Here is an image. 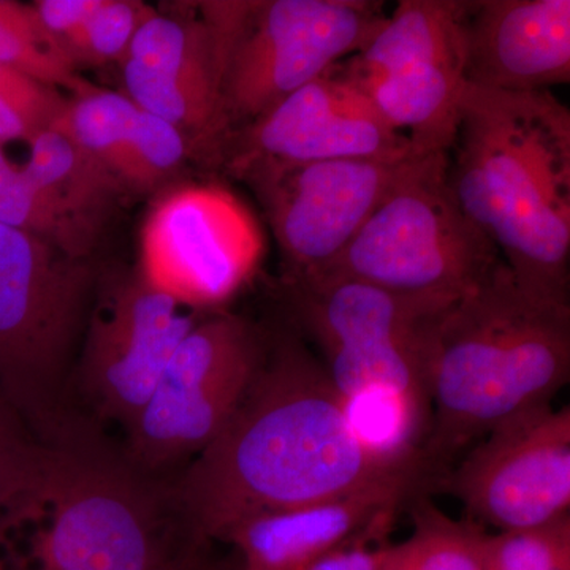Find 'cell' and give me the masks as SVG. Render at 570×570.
Instances as JSON below:
<instances>
[{
  "instance_id": "23",
  "label": "cell",
  "mask_w": 570,
  "mask_h": 570,
  "mask_svg": "<svg viewBox=\"0 0 570 570\" xmlns=\"http://www.w3.org/2000/svg\"><path fill=\"white\" fill-rule=\"evenodd\" d=\"M483 531L471 520H453L431 502L419 501L414 531L389 543L384 570H485Z\"/></svg>"
},
{
  "instance_id": "16",
  "label": "cell",
  "mask_w": 570,
  "mask_h": 570,
  "mask_svg": "<svg viewBox=\"0 0 570 570\" xmlns=\"http://www.w3.org/2000/svg\"><path fill=\"white\" fill-rule=\"evenodd\" d=\"M464 78L502 92L570 81V0H479L464 14Z\"/></svg>"
},
{
  "instance_id": "28",
  "label": "cell",
  "mask_w": 570,
  "mask_h": 570,
  "mask_svg": "<svg viewBox=\"0 0 570 570\" xmlns=\"http://www.w3.org/2000/svg\"><path fill=\"white\" fill-rule=\"evenodd\" d=\"M485 570H570V515L528 530L487 534Z\"/></svg>"
},
{
  "instance_id": "26",
  "label": "cell",
  "mask_w": 570,
  "mask_h": 570,
  "mask_svg": "<svg viewBox=\"0 0 570 570\" xmlns=\"http://www.w3.org/2000/svg\"><path fill=\"white\" fill-rule=\"evenodd\" d=\"M61 89L0 63V145L31 142L66 111Z\"/></svg>"
},
{
  "instance_id": "5",
  "label": "cell",
  "mask_w": 570,
  "mask_h": 570,
  "mask_svg": "<svg viewBox=\"0 0 570 570\" xmlns=\"http://www.w3.org/2000/svg\"><path fill=\"white\" fill-rule=\"evenodd\" d=\"M28 512L50 508L37 540L41 570H154L160 499L130 468L80 445L36 441Z\"/></svg>"
},
{
  "instance_id": "11",
  "label": "cell",
  "mask_w": 570,
  "mask_h": 570,
  "mask_svg": "<svg viewBox=\"0 0 570 570\" xmlns=\"http://www.w3.org/2000/svg\"><path fill=\"white\" fill-rule=\"evenodd\" d=\"M264 236L253 213L216 184H186L153 206L140 238V279L184 309L224 305L254 275Z\"/></svg>"
},
{
  "instance_id": "15",
  "label": "cell",
  "mask_w": 570,
  "mask_h": 570,
  "mask_svg": "<svg viewBox=\"0 0 570 570\" xmlns=\"http://www.w3.org/2000/svg\"><path fill=\"white\" fill-rule=\"evenodd\" d=\"M121 62L126 96L138 108L184 135L224 132L225 51L204 14L181 20L153 10Z\"/></svg>"
},
{
  "instance_id": "10",
  "label": "cell",
  "mask_w": 570,
  "mask_h": 570,
  "mask_svg": "<svg viewBox=\"0 0 570 570\" xmlns=\"http://www.w3.org/2000/svg\"><path fill=\"white\" fill-rule=\"evenodd\" d=\"M265 352L245 318L216 316L195 325L127 430L135 466L154 471L208 448L242 403Z\"/></svg>"
},
{
  "instance_id": "19",
  "label": "cell",
  "mask_w": 570,
  "mask_h": 570,
  "mask_svg": "<svg viewBox=\"0 0 570 570\" xmlns=\"http://www.w3.org/2000/svg\"><path fill=\"white\" fill-rule=\"evenodd\" d=\"M461 0H403L365 50L341 69L348 78H366L423 63L464 69V14Z\"/></svg>"
},
{
  "instance_id": "3",
  "label": "cell",
  "mask_w": 570,
  "mask_h": 570,
  "mask_svg": "<svg viewBox=\"0 0 570 570\" xmlns=\"http://www.w3.org/2000/svg\"><path fill=\"white\" fill-rule=\"evenodd\" d=\"M570 377V306L524 292L499 262L438 318L428 347L426 471L499 423L549 404Z\"/></svg>"
},
{
  "instance_id": "13",
  "label": "cell",
  "mask_w": 570,
  "mask_h": 570,
  "mask_svg": "<svg viewBox=\"0 0 570 570\" xmlns=\"http://www.w3.org/2000/svg\"><path fill=\"white\" fill-rule=\"evenodd\" d=\"M197 324L140 277L119 285L94 317L82 354V387L94 407L129 430Z\"/></svg>"
},
{
  "instance_id": "8",
  "label": "cell",
  "mask_w": 570,
  "mask_h": 570,
  "mask_svg": "<svg viewBox=\"0 0 570 570\" xmlns=\"http://www.w3.org/2000/svg\"><path fill=\"white\" fill-rule=\"evenodd\" d=\"M287 285L295 316L324 352L337 395L390 385L430 403L428 347L438 318L453 302L395 294L346 277Z\"/></svg>"
},
{
  "instance_id": "21",
  "label": "cell",
  "mask_w": 570,
  "mask_h": 570,
  "mask_svg": "<svg viewBox=\"0 0 570 570\" xmlns=\"http://www.w3.org/2000/svg\"><path fill=\"white\" fill-rule=\"evenodd\" d=\"M340 400L352 438L377 466L423 464L422 449L431 426L426 400L390 385H367Z\"/></svg>"
},
{
  "instance_id": "20",
  "label": "cell",
  "mask_w": 570,
  "mask_h": 570,
  "mask_svg": "<svg viewBox=\"0 0 570 570\" xmlns=\"http://www.w3.org/2000/svg\"><path fill=\"white\" fill-rule=\"evenodd\" d=\"M26 174L71 219L99 235L112 205L126 187L69 135L50 127L31 142Z\"/></svg>"
},
{
  "instance_id": "24",
  "label": "cell",
  "mask_w": 570,
  "mask_h": 570,
  "mask_svg": "<svg viewBox=\"0 0 570 570\" xmlns=\"http://www.w3.org/2000/svg\"><path fill=\"white\" fill-rule=\"evenodd\" d=\"M0 63L77 96L92 89L78 77L77 63L45 28L36 7L13 0H0Z\"/></svg>"
},
{
  "instance_id": "9",
  "label": "cell",
  "mask_w": 570,
  "mask_h": 570,
  "mask_svg": "<svg viewBox=\"0 0 570 570\" xmlns=\"http://www.w3.org/2000/svg\"><path fill=\"white\" fill-rule=\"evenodd\" d=\"M436 154L311 164L258 163L242 174L257 187L287 264V284L324 275L379 206Z\"/></svg>"
},
{
  "instance_id": "4",
  "label": "cell",
  "mask_w": 570,
  "mask_h": 570,
  "mask_svg": "<svg viewBox=\"0 0 570 570\" xmlns=\"http://www.w3.org/2000/svg\"><path fill=\"white\" fill-rule=\"evenodd\" d=\"M501 261L489 236L456 204L448 181V154H436L379 206L343 254L313 281L346 277L395 294L455 302Z\"/></svg>"
},
{
  "instance_id": "2",
  "label": "cell",
  "mask_w": 570,
  "mask_h": 570,
  "mask_svg": "<svg viewBox=\"0 0 570 570\" xmlns=\"http://www.w3.org/2000/svg\"><path fill=\"white\" fill-rule=\"evenodd\" d=\"M448 181L524 292L570 306V111L551 91L468 85Z\"/></svg>"
},
{
  "instance_id": "1",
  "label": "cell",
  "mask_w": 570,
  "mask_h": 570,
  "mask_svg": "<svg viewBox=\"0 0 570 570\" xmlns=\"http://www.w3.org/2000/svg\"><path fill=\"white\" fill-rule=\"evenodd\" d=\"M400 469L367 459L324 363L284 337L265 352L242 403L171 501L198 542L225 540L242 521L343 497Z\"/></svg>"
},
{
  "instance_id": "6",
  "label": "cell",
  "mask_w": 570,
  "mask_h": 570,
  "mask_svg": "<svg viewBox=\"0 0 570 570\" xmlns=\"http://www.w3.org/2000/svg\"><path fill=\"white\" fill-rule=\"evenodd\" d=\"M91 272L47 239L0 224V407L51 431V382L73 341Z\"/></svg>"
},
{
  "instance_id": "7",
  "label": "cell",
  "mask_w": 570,
  "mask_h": 570,
  "mask_svg": "<svg viewBox=\"0 0 570 570\" xmlns=\"http://www.w3.org/2000/svg\"><path fill=\"white\" fill-rule=\"evenodd\" d=\"M366 0L247 2L227 43L225 124L247 126L292 92L365 50L387 17Z\"/></svg>"
},
{
  "instance_id": "12",
  "label": "cell",
  "mask_w": 570,
  "mask_h": 570,
  "mask_svg": "<svg viewBox=\"0 0 570 570\" xmlns=\"http://www.w3.org/2000/svg\"><path fill=\"white\" fill-rule=\"evenodd\" d=\"M475 519L502 531L570 515V409L549 404L512 415L444 479Z\"/></svg>"
},
{
  "instance_id": "29",
  "label": "cell",
  "mask_w": 570,
  "mask_h": 570,
  "mask_svg": "<svg viewBox=\"0 0 570 570\" xmlns=\"http://www.w3.org/2000/svg\"><path fill=\"white\" fill-rule=\"evenodd\" d=\"M387 528H377L347 540L299 570H384Z\"/></svg>"
},
{
  "instance_id": "30",
  "label": "cell",
  "mask_w": 570,
  "mask_h": 570,
  "mask_svg": "<svg viewBox=\"0 0 570 570\" xmlns=\"http://www.w3.org/2000/svg\"><path fill=\"white\" fill-rule=\"evenodd\" d=\"M154 570H204L198 568V566H194L190 561H179V560H165L159 568Z\"/></svg>"
},
{
  "instance_id": "27",
  "label": "cell",
  "mask_w": 570,
  "mask_h": 570,
  "mask_svg": "<svg viewBox=\"0 0 570 570\" xmlns=\"http://www.w3.org/2000/svg\"><path fill=\"white\" fill-rule=\"evenodd\" d=\"M151 7L130 0H96L91 13L66 41L63 48L73 62L122 61L135 32Z\"/></svg>"
},
{
  "instance_id": "17",
  "label": "cell",
  "mask_w": 570,
  "mask_h": 570,
  "mask_svg": "<svg viewBox=\"0 0 570 570\" xmlns=\"http://www.w3.org/2000/svg\"><path fill=\"white\" fill-rule=\"evenodd\" d=\"M426 475L422 464L400 469L343 497L242 521L225 540L242 553V570H299L363 532L389 530Z\"/></svg>"
},
{
  "instance_id": "18",
  "label": "cell",
  "mask_w": 570,
  "mask_h": 570,
  "mask_svg": "<svg viewBox=\"0 0 570 570\" xmlns=\"http://www.w3.org/2000/svg\"><path fill=\"white\" fill-rule=\"evenodd\" d=\"M346 78L379 118L419 153L448 154L452 148L468 86L463 67L425 63L374 77Z\"/></svg>"
},
{
  "instance_id": "14",
  "label": "cell",
  "mask_w": 570,
  "mask_h": 570,
  "mask_svg": "<svg viewBox=\"0 0 570 570\" xmlns=\"http://www.w3.org/2000/svg\"><path fill=\"white\" fill-rule=\"evenodd\" d=\"M412 153L419 151L390 129L354 82L333 67L245 126L235 168L242 171L258 163L396 159Z\"/></svg>"
},
{
  "instance_id": "31",
  "label": "cell",
  "mask_w": 570,
  "mask_h": 570,
  "mask_svg": "<svg viewBox=\"0 0 570 570\" xmlns=\"http://www.w3.org/2000/svg\"><path fill=\"white\" fill-rule=\"evenodd\" d=\"M0 570H3L2 564H0ZM22 570V569H21Z\"/></svg>"
},
{
  "instance_id": "22",
  "label": "cell",
  "mask_w": 570,
  "mask_h": 570,
  "mask_svg": "<svg viewBox=\"0 0 570 570\" xmlns=\"http://www.w3.org/2000/svg\"><path fill=\"white\" fill-rule=\"evenodd\" d=\"M140 118L141 108L129 97L92 88L70 100L61 118L51 127L69 135L126 189L138 190Z\"/></svg>"
},
{
  "instance_id": "25",
  "label": "cell",
  "mask_w": 570,
  "mask_h": 570,
  "mask_svg": "<svg viewBox=\"0 0 570 570\" xmlns=\"http://www.w3.org/2000/svg\"><path fill=\"white\" fill-rule=\"evenodd\" d=\"M0 224L47 239L75 258L91 253L96 232L63 214L40 187L17 167L0 145Z\"/></svg>"
}]
</instances>
